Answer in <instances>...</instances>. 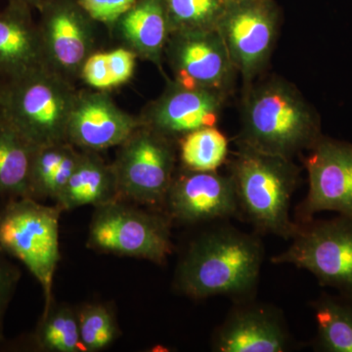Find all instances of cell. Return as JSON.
Here are the masks:
<instances>
[{
	"instance_id": "16",
	"label": "cell",
	"mask_w": 352,
	"mask_h": 352,
	"mask_svg": "<svg viewBox=\"0 0 352 352\" xmlns=\"http://www.w3.org/2000/svg\"><path fill=\"white\" fill-rule=\"evenodd\" d=\"M141 126L138 116L120 109L110 92L78 90L67 126V141L80 151L119 147Z\"/></svg>"
},
{
	"instance_id": "12",
	"label": "cell",
	"mask_w": 352,
	"mask_h": 352,
	"mask_svg": "<svg viewBox=\"0 0 352 352\" xmlns=\"http://www.w3.org/2000/svg\"><path fill=\"white\" fill-rule=\"evenodd\" d=\"M302 162L309 187L296 208V223L321 212L352 217V143L322 135Z\"/></svg>"
},
{
	"instance_id": "1",
	"label": "cell",
	"mask_w": 352,
	"mask_h": 352,
	"mask_svg": "<svg viewBox=\"0 0 352 352\" xmlns=\"http://www.w3.org/2000/svg\"><path fill=\"white\" fill-rule=\"evenodd\" d=\"M212 226L190 244L176 268L175 289L193 300L224 296L251 300L264 258L259 234L227 224Z\"/></svg>"
},
{
	"instance_id": "10",
	"label": "cell",
	"mask_w": 352,
	"mask_h": 352,
	"mask_svg": "<svg viewBox=\"0 0 352 352\" xmlns=\"http://www.w3.org/2000/svg\"><path fill=\"white\" fill-rule=\"evenodd\" d=\"M46 68L75 83L97 51V24L78 0H44L38 9Z\"/></svg>"
},
{
	"instance_id": "31",
	"label": "cell",
	"mask_w": 352,
	"mask_h": 352,
	"mask_svg": "<svg viewBox=\"0 0 352 352\" xmlns=\"http://www.w3.org/2000/svg\"><path fill=\"white\" fill-rule=\"evenodd\" d=\"M44 0H9V2H18L32 7V9H38Z\"/></svg>"
},
{
	"instance_id": "21",
	"label": "cell",
	"mask_w": 352,
	"mask_h": 352,
	"mask_svg": "<svg viewBox=\"0 0 352 352\" xmlns=\"http://www.w3.org/2000/svg\"><path fill=\"white\" fill-rule=\"evenodd\" d=\"M36 149L6 117L0 120V198H30V173Z\"/></svg>"
},
{
	"instance_id": "13",
	"label": "cell",
	"mask_w": 352,
	"mask_h": 352,
	"mask_svg": "<svg viewBox=\"0 0 352 352\" xmlns=\"http://www.w3.org/2000/svg\"><path fill=\"white\" fill-rule=\"evenodd\" d=\"M166 214L180 223L226 221L239 217L232 178L219 171L176 170L164 201Z\"/></svg>"
},
{
	"instance_id": "29",
	"label": "cell",
	"mask_w": 352,
	"mask_h": 352,
	"mask_svg": "<svg viewBox=\"0 0 352 352\" xmlns=\"http://www.w3.org/2000/svg\"><path fill=\"white\" fill-rule=\"evenodd\" d=\"M3 254L0 251V342L3 340L4 316L7 307L19 278L17 270L7 263Z\"/></svg>"
},
{
	"instance_id": "19",
	"label": "cell",
	"mask_w": 352,
	"mask_h": 352,
	"mask_svg": "<svg viewBox=\"0 0 352 352\" xmlns=\"http://www.w3.org/2000/svg\"><path fill=\"white\" fill-rule=\"evenodd\" d=\"M117 200L119 190L112 164L106 163L100 153L82 151L78 166L55 205L64 212L83 206L100 207Z\"/></svg>"
},
{
	"instance_id": "27",
	"label": "cell",
	"mask_w": 352,
	"mask_h": 352,
	"mask_svg": "<svg viewBox=\"0 0 352 352\" xmlns=\"http://www.w3.org/2000/svg\"><path fill=\"white\" fill-rule=\"evenodd\" d=\"M78 318L83 351L95 352L107 349L119 336L113 312L101 303L85 305L78 312Z\"/></svg>"
},
{
	"instance_id": "22",
	"label": "cell",
	"mask_w": 352,
	"mask_h": 352,
	"mask_svg": "<svg viewBox=\"0 0 352 352\" xmlns=\"http://www.w3.org/2000/svg\"><path fill=\"white\" fill-rule=\"evenodd\" d=\"M311 308L317 325L314 351L352 352V298L322 293Z\"/></svg>"
},
{
	"instance_id": "23",
	"label": "cell",
	"mask_w": 352,
	"mask_h": 352,
	"mask_svg": "<svg viewBox=\"0 0 352 352\" xmlns=\"http://www.w3.org/2000/svg\"><path fill=\"white\" fill-rule=\"evenodd\" d=\"M138 59L135 53L122 45L95 51L83 64L80 80L91 89L110 92L133 78Z\"/></svg>"
},
{
	"instance_id": "14",
	"label": "cell",
	"mask_w": 352,
	"mask_h": 352,
	"mask_svg": "<svg viewBox=\"0 0 352 352\" xmlns=\"http://www.w3.org/2000/svg\"><path fill=\"white\" fill-rule=\"evenodd\" d=\"M227 99L219 92L184 87L168 78L163 94L146 104L138 119L142 126L178 143L190 132L217 126Z\"/></svg>"
},
{
	"instance_id": "24",
	"label": "cell",
	"mask_w": 352,
	"mask_h": 352,
	"mask_svg": "<svg viewBox=\"0 0 352 352\" xmlns=\"http://www.w3.org/2000/svg\"><path fill=\"white\" fill-rule=\"evenodd\" d=\"M228 156V138L217 126L197 129L178 141V157L186 170L215 171L227 163Z\"/></svg>"
},
{
	"instance_id": "7",
	"label": "cell",
	"mask_w": 352,
	"mask_h": 352,
	"mask_svg": "<svg viewBox=\"0 0 352 352\" xmlns=\"http://www.w3.org/2000/svg\"><path fill=\"white\" fill-rule=\"evenodd\" d=\"M298 224L288 249L271 263L307 270L322 287L352 298V217L339 214Z\"/></svg>"
},
{
	"instance_id": "8",
	"label": "cell",
	"mask_w": 352,
	"mask_h": 352,
	"mask_svg": "<svg viewBox=\"0 0 352 352\" xmlns=\"http://www.w3.org/2000/svg\"><path fill=\"white\" fill-rule=\"evenodd\" d=\"M112 163L120 200L164 207L178 157V143L141 124L119 146Z\"/></svg>"
},
{
	"instance_id": "3",
	"label": "cell",
	"mask_w": 352,
	"mask_h": 352,
	"mask_svg": "<svg viewBox=\"0 0 352 352\" xmlns=\"http://www.w3.org/2000/svg\"><path fill=\"white\" fill-rule=\"evenodd\" d=\"M237 143L229 161L239 217L258 234L291 240L298 224L289 217L292 197L300 180V168L293 160L266 154Z\"/></svg>"
},
{
	"instance_id": "17",
	"label": "cell",
	"mask_w": 352,
	"mask_h": 352,
	"mask_svg": "<svg viewBox=\"0 0 352 352\" xmlns=\"http://www.w3.org/2000/svg\"><path fill=\"white\" fill-rule=\"evenodd\" d=\"M43 68L45 60L32 7L9 2L0 11V82L8 85Z\"/></svg>"
},
{
	"instance_id": "6",
	"label": "cell",
	"mask_w": 352,
	"mask_h": 352,
	"mask_svg": "<svg viewBox=\"0 0 352 352\" xmlns=\"http://www.w3.org/2000/svg\"><path fill=\"white\" fill-rule=\"evenodd\" d=\"M171 219L117 200L95 208L87 247L104 254L164 264L173 254Z\"/></svg>"
},
{
	"instance_id": "26",
	"label": "cell",
	"mask_w": 352,
	"mask_h": 352,
	"mask_svg": "<svg viewBox=\"0 0 352 352\" xmlns=\"http://www.w3.org/2000/svg\"><path fill=\"white\" fill-rule=\"evenodd\" d=\"M226 4V0H164L170 32L217 29Z\"/></svg>"
},
{
	"instance_id": "9",
	"label": "cell",
	"mask_w": 352,
	"mask_h": 352,
	"mask_svg": "<svg viewBox=\"0 0 352 352\" xmlns=\"http://www.w3.org/2000/svg\"><path fill=\"white\" fill-rule=\"evenodd\" d=\"M280 20L274 0L227 1L217 29L244 87L254 82L270 63Z\"/></svg>"
},
{
	"instance_id": "2",
	"label": "cell",
	"mask_w": 352,
	"mask_h": 352,
	"mask_svg": "<svg viewBox=\"0 0 352 352\" xmlns=\"http://www.w3.org/2000/svg\"><path fill=\"white\" fill-rule=\"evenodd\" d=\"M242 127L236 142L293 160L323 134L318 113L298 88L280 76L244 87Z\"/></svg>"
},
{
	"instance_id": "28",
	"label": "cell",
	"mask_w": 352,
	"mask_h": 352,
	"mask_svg": "<svg viewBox=\"0 0 352 352\" xmlns=\"http://www.w3.org/2000/svg\"><path fill=\"white\" fill-rule=\"evenodd\" d=\"M90 17L109 30L138 0H78Z\"/></svg>"
},
{
	"instance_id": "5",
	"label": "cell",
	"mask_w": 352,
	"mask_h": 352,
	"mask_svg": "<svg viewBox=\"0 0 352 352\" xmlns=\"http://www.w3.org/2000/svg\"><path fill=\"white\" fill-rule=\"evenodd\" d=\"M78 91L75 83L39 69L6 85L4 117L36 147L66 142Z\"/></svg>"
},
{
	"instance_id": "20",
	"label": "cell",
	"mask_w": 352,
	"mask_h": 352,
	"mask_svg": "<svg viewBox=\"0 0 352 352\" xmlns=\"http://www.w3.org/2000/svg\"><path fill=\"white\" fill-rule=\"evenodd\" d=\"M80 154V150L67 141L36 147L30 173V198L56 201L75 171Z\"/></svg>"
},
{
	"instance_id": "4",
	"label": "cell",
	"mask_w": 352,
	"mask_h": 352,
	"mask_svg": "<svg viewBox=\"0 0 352 352\" xmlns=\"http://www.w3.org/2000/svg\"><path fill=\"white\" fill-rule=\"evenodd\" d=\"M63 210L32 198L8 201L0 210V251L19 259L38 280L43 314L52 305V286L60 261L59 221Z\"/></svg>"
},
{
	"instance_id": "32",
	"label": "cell",
	"mask_w": 352,
	"mask_h": 352,
	"mask_svg": "<svg viewBox=\"0 0 352 352\" xmlns=\"http://www.w3.org/2000/svg\"><path fill=\"white\" fill-rule=\"evenodd\" d=\"M226 1H238V0H226Z\"/></svg>"
},
{
	"instance_id": "15",
	"label": "cell",
	"mask_w": 352,
	"mask_h": 352,
	"mask_svg": "<svg viewBox=\"0 0 352 352\" xmlns=\"http://www.w3.org/2000/svg\"><path fill=\"white\" fill-rule=\"evenodd\" d=\"M293 346L282 310L254 298L235 302L212 337L217 352H284Z\"/></svg>"
},
{
	"instance_id": "25",
	"label": "cell",
	"mask_w": 352,
	"mask_h": 352,
	"mask_svg": "<svg viewBox=\"0 0 352 352\" xmlns=\"http://www.w3.org/2000/svg\"><path fill=\"white\" fill-rule=\"evenodd\" d=\"M34 344L43 351H82L78 312L67 305H51L34 333Z\"/></svg>"
},
{
	"instance_id": "11",
	"label": "cell",
	"mask_w": 352,
	"mask_h": 352,
	"mask_svg": "<svg viewBox=\"0 0 352 352\" xmlns=\"http://www.w3.org/2000/svg\"><path fill=\"white\" fill-rule=\"evenodd\" d=\"M164 57L175 82L227 97L233 94L239 74L217 29L171 32Z\"/></svg>"
},
{
	"instance_id": "30",
	"label": "cell",
	"mask_w": 352,
	"mask_h": 352,
	"mask_svg": "<svg viewBox=\"0 0 352 352\" xmlns=\"http://www.w3.org/2000/svg\"><path fill=\"white\" fill-rule=\"evenodd\" d=\"M6 85L0 82V120L3 119L6 112Z\"/></svg>"
},
{
	"instance_id": "18",
	"label": "cell",
	"mask_w": 352,
	"mask_h": 352,
	"mask_svg": "<svg viewBox=\"0 0 352 352\" xmlns=\"http://www.w3.org/2000/svg\"><path fill=\"white\" fill-rule=\"evenodd\" d=\"M120 45L151 62L163 74L164 48L170 24L164 0H138L110 29Z\"/></svg>"
}]
</instances>
